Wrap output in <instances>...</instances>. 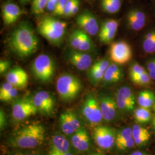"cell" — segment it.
<instances>
[{
  "mask_svg": "<svg viewBox=\"0 0 155 155\" xmlns=\"http://www.w3.org/2000/svg\"><path fill=\"white\" fill-rule=\"evenodd\" d=\"M8 45L17 55L26 58L38 51L39 40L31 26L28 22H22L10 35Z\"/></svg>",
  "mask_w": 155,
  "mask_h": 155,
  "instance_id": "cell-1",
  "label": "cell"
},
{
  "mask_svg": "<svg viewBox=\"0 0 155 155\" xmlns=\"http://www.w3.org/2000/svg\"><path fill=\"white\" fill-rule=\"evenodd\" d=\"M45 137V129L40 124H31L18 130L12 137L9 143L15 148H34L41 144Z\"/></svg>",
  "mask_w": 155,
  "mask_h": 155,
  "instance_id": "cell-2",
  "label": "cell"
},
{
  "mask_svg": "<svg viewBox=\"0 0 155 155\" xmlns=\"http://www.w3.org/2000/svg\"><path fill=\"white\" fill-rule=\"evenodd\" d=\"M67 24L54 17H41L37 23L38 33L51 44L60 45L64 38Z\"/></svg>",
  "mask_w": 155,
  "mask_h": 155,
  "instance_id": "cell-3",
  "label": "cell"
},
{
  "mask_svg": "<svg viewBox=\"0 0 155 155\" xmlns=\"http://www.w3.org/2000/svg\"><path fill=\"white\" fill-rule=\"evenodd\" d=\"M56 88L62 101L68 102L74 100L81 92L82 84L80 79L70 74H64L57 79Z\"/></svg>",
  "mask_w": 155,
  "mask_h": 155,
  "instance_id": "cell-4",
  "label": "cell"
},
{
  "mask_svg": "<svg viewBox=\"0 0 155 155\" xmlns=\"http://www.w3.org/2000/svg\"><path fill=\"white\" fill-rule=\"evenodd\" d=\"M32 71L34 76L42 82L51 80L55 72V62L50 56L41 54L33 61Z\"/></svg>",
  "mask_w": 155,
  "mask_h": 155,
  "instance_id": "cell-5",
  "label": "cell"
},
{
  "mask_svg": "<svg viewBox=\"0 0 155 155\" xmlns=\"http://www.w3.org/2000/svg\"><path fill=\"white\" fill-rule=\"evenodd\" d=\"M81 112L84 118L91 125H97L103 119L100 101L93 93H89L84 98Z\"/></svg>",
  "mask_w": 155,
  "mask_h": 155,
  "instance_id": "cell-6",
  "label": "cell"
},
{
  "mask_svg": "<svg viewBox=\"0 0 155 155\" xmlns=\"http://www.w3.org/2000/svg\"><path fill=\"white\" fill-rule=\"evenodd\" d=\"M109 56L113 63L121 65L132 59L133 52L129 44L122 40L111 43L109 49Z\"/></svg>",
  "mask_w": 155,
  "mask_h": 155,
  "instance_id": "cell-7",
  "label": "cell"
},
{
  "mask_svg": "<svg viewBox=\"0 0 155 155\" xmlns=\"http://www.w3.org/2000/svg\"><path fill=\"white\" fill-rule=\"evenodd\" d=\"M116 134L110 127L97 126L93 130V138L97 145L102 149L109 150L116 143Z\"/></svg>",
  "mask_w": 155,
  "mask_h": 155,
  "instance_id": "cell-8",
  "label": "cell"
},
{
  "mask_svg": "<svg viewBox=\"0 0 155 155\" xmlns=\"http://www.w3.org/2000/svg\"><path fill=\"white\" fill-rule=\"evenodd\" d=\"M38 111L32 100L26 98L17 100L12 105V116L17 121H22L35 115Z\"/></svg>",
  "mask_w": 155,
  "mask_h": 155,
  "instance_id": "cell-9",
  "label": "cell"
},
{
  "mask_svg": "<svg viewBox=\"0 0 155 155\" xmlns=\"http://www.w3.org/2000/svg\"><path fill=\"white\" fill-rule=\"evenodd\" d=\"M68 42L74 50L90 52L94 50V43L89 34L81 29L72 31L68 38Z\"/></svg>",
  "mask_w": 155,
  "mask_h": 155,
  "instance_id": "cell-10",
  "label": "cell"
},
{
  "mask_svg": "<svg viewBox=\"0 0 155 155\" xmlns=\"http://www.w3.org/2000/svg\"><path fill=\"white\" fill-rule=\"evenodd\" d=\"M38 111L45 116L54 114L55 109V100L49 92L42 90L38 91L32 99Z\"/></svg>",
  "mask_w": 155,
  "mask_h": 155,
  "instance_id": "cell-11",
  "label": "cell"
},
{
  "mask_svg": "<svg viewBox=\"0 0 155 155\" xmlns=\"http://www.w3.org/2000/svg\"><path fill=\"white\" fill-rule=\"evenodd\" d=\"M76 22L81 29L90 36H95L100 32V28L96 17L87 10H84L78 15Z\"/></svg>",
  "mask_w": 155,
  "mask_h": 155,
  "instance_id": "cell-12",
  "label": "cell"
},
{
  "mask_svg": "<svg viewBox=\"0 0 155 155\" xmlns=\"http://www.w3.org/2000/svg\"><path fill=\"white\" fill-rule=\"evenodd\" d=\"M61 131L66 135L75 133L81 127V122L76 113L72 110L63 112L59 118Z\"/></svg>",
  "mask_w": 155,
  "mask_h": 155,
  "instance_id": "cell-13",
  "label": "cell"
},
{
  "mask_svg": "<svg viewBox=\"0 0 155 155\" xmlns=\"http://www.w3.org/2000/svg\"><path fill=\"white\" fill-rule=\"evenodd\" d=\"M116 102L119 109L124 111L133 110L136 100L132 90L129 87L124 86L118 90L116 95Z\"/></svg>",
  "mask_w": 155,
  "mask_h": 155,
  "instance_id": "cell-14",
  "label": "cell"
},
{
  "mask_svg": "<svg viewBox=\"0 0 155 155\" xmlns=\"http://www.w3.org/2000/svg\"><path fill=\"white\" fill-rule=\"evenodd\" d=\"M99 101L103 119L107 122L113 121L116 116V100L109 95H102Z\"/></svg>",
  "mask_w": 155,
  "mask_h": 155,
  "instance_id": "cell-15",
  "label": "cell"
},
{
  "mask_svg": "<svg viewBox=\"0 0 155 155\" xmlns=\"http://www.w3.org/2000/svg\"><path fill=\"white\" fill-rule=\"evenodd\" d=\"M69 61L79 70H86L91 66L93 58L86 52L72 50L68 54Z\"/></svg>",
  "mask_w": 155,
  "mask_h": 155,
  "instance_id": "cell-16",
  "label": "cell"
},
{
  "mask_svg": "<svg viewBox=\"0 0 155 155\" xmlns=\"http://www.w3.org/2000/svg\"><path fill=\"white\" fill-rule=\"evenodd\" d=\"M6 80L15 87L22 89L28 85V74L22 68L15 67L8 72L6 75Z\"/></svg>",
  "mask_w": 155,
  "mask_h": 155,
  "instance_id": "cell-17",
  "label": "cell"
},
{
  "mask_svg": "<svg viewBox=\"0 0 155 155\" xmlns=\"http://www.w3.org/2000/svg\"><path fill=\"white\" fill-rule=\"evenodd\" d=\"M110 62L106 58L101 59L96 61L90 67L89 77L91 83L97 84L103 80L104 75Z\"/></svg>",
  "mask_w": 155,
  "mask_h": 155,
  "instance_id": "cell-18",
  "label": "cell"
},
{
  "mask_svg": "<svg viewBox=\"0 0 155 155\" xmlns=\"http://www.w3.org/2000/svg\"><path fill=\"white\" fill-rule=\"evenodd\" d=\"M22 13V11L20 7L11 2H6L2 7V17L4 24L6 25L16 22Z\"/></svg>",
  "mask_w": 155,
  "mask_h": 155,
  "instance_id": "cell-19",
  "label": "cell"
},
{
  "mask_svg": "<svg viewBox=\"0 0 155 155\" xmlns=\"http://www.w3.org/2000/svg\"><path fill=\"white\" fill-rule=\"evenodd\" d=\"M128 27L134 31H139L145 26L147 16L144 12L133 9L128 12L127 15Z\"/></svg>",
  "mask_w": 155,
  "mask_h": 155,
  "instance_id": "cell-20",
  "label": "cell"
},
{
  "mask_svg": "<svg viewBox=\"0 0 155 155\" xmlns=\"http://www.w3.org/2000/svg\"><path fill=\"white\" fill-rule=\"evenodd\" d=\"M134 144L132 129L130 127L124 128L116 136L115 145L118 150H124L130 149L133 148Z\"/></svg>",
  "mask_w": 155,
  "mask_h": 155,
  "instance_id": "cell-21",
  "label": "cell"
},
{
  "mask_svg": "<svg viewBox=\"0 0 155 155\" xmlns=\"http://www.w3.org/2000/svg\"><path fill=\"white\" fill-rule=\"evenodd\" d=\"M71 143L72 145L79 151L84 152L89 150L90 139L87 130L83 127H80L73 134Z\"/></svg>",
  "mask_w": 155,
  "mask_h": 155,
  "instance_id": "cell-22",
  "label": "cell"
},
{
  "mask_svg": "<svg viewBox=\"0 0 155 155\" xmlns=\"http://www.w3.org/2000/svg\"><path fill=\"white\" fill-rule=\"evenodd\" d=\"M124 78L121 67L116 63H112L107 67L103 81L107 84H114L120 82Z\"/></svg>",
  "mask_w": 155,
  "mask_h": 155,
  "instance_id": "cell-23",
  "label": "cell"
},
{
  "mask_svg": "<svg viewBox=\"0 0 155 155\" xmlns=\"http://www.w3.org/2000/svg\"><path fill=\"white\" fill-rule=\"evenodd\" d=\"M70 144L65 137L61 134H56L52 139V145L50 151L58 153L69 152Z\"/></svg>",
  "mask_w": 155,
  "mask_h": 155,
  "instance_id": "cell-24",
  "label": "cell"
},
{
  "mask_svg": "<svg viewBox=\"0 0 155 155\" xmlns=\"http://www.w3.org/2000/svg\"><path fill=\"white\" fill-rule=\"evenodd\" d=\"M132 134L134 143L137 145L145 144L150 137V134L147 129L137 124L133 125Z\"/></svg>",
  "mask_w": 155,
  "mask_h": 155,
  "instance_id": "cell-25",
  "label": "cell"
},
{
  "mask_svg": "<svg viewBox=\"0 0 155 155\" xmlns=\"http://www.w3.org/2000/svg\"><path fill=\"white\" fill-rule=\"evenodd\" d=\"M137 101L140 107L150 109L155 104V94L149 90H143L139 93Z\"/></svg>",
  "mask_w": 155,
  "mask_h": 155,
  "instance_id": "cell-26",
  "label": "cell"
},
{
  "mask_svg": "<svg viewBox=\"0 0 155 155\" xmlns=\"http://www.w3.org/2000/svg\"><path fill=\"white\" fill-rule=\"evenodd\" d=\"M143 48L147 54H155V30L150 31L144 36L143 41Z\"/></svg>",
  "mask_w": 155,
  "mask_h": 155,
  "instance_id": "cell-27",
  "label": "cell"
},
{
  "mask_svg": "<svg viewBox=\"0 0 155 155\" xmlns=\"http://www.w3.org/2000/svg\"><path fill=\"white\" fill-rule=\"evenodd\" d=\"M101 5L104 11L109 14L116 13L121 7V0H101Z\"/></svg>",
  "mask_w": 155,
  "mask_h": 155,
  "instance_id": "cell-28",
  "label": "cell"
},
{
  "mask_svg": "<svg viewBox=\"0 0 155 155\" xmlns=\"http://www.w3.org/2000/svg\"><path fill=\"white\" fill-rule=\"evenodd\" d=\"M152 114L149 109L140 107L136 109L134 112V117L136 121L139 124H145L149 122Z\"/></svg>",
  "mask_w": 155,
  "mask_h": 155,
  "instance_id": "cell-29",
  "label": "cell"
},
{
  "mask_svg": "<svg viewBox=\"0 0 155 155\" xmlns=\"http://www.w3.org/2000/svg\"><path fill=\"white\" fill-rule=\"evenodd\" d=\"M146 71H147L145 70L143 67L141 66L137 62H134L130 65L129 71V77L131 81L133 82L140 75Z\"/></svg>",
  "mask_w": 155,
  "mask_h": 155,
  "instance_id": "cell-30",
  "label": "cell"
},
{
  "mask_svg": "<svg viewBox=\"0 0 155 155\" xmlns=\"http://www.w3.org/2000/svg\"><path fill=\"white\" fill-rule=\"evenodd\" d=\"M48 0H33L32 4V12L35 15H40L47 8Z\"/></svg>",
  "mask_w": 155,
  "mask_h": 155,
  "instance_id": "cell-31",
  "label": "cell"
},
{
  "mask_svg": "<svg viewBox=\"0 0 155 155\" xmlns=\"http://www.w3.org/2000/svg\"><path fill=\"white\" fill-rule=\"evenodd\" d=\"M119 22L115 19H107L102 23L99 33H102L107 31L115 29L118 28Z\"/></svg>",
  "mask_w": 155,
  "mask_h": 155,
  "instance_id": "cell-32",
  "label": "cell"
},
{
  "mask_svg": "<svg viewBox=\"0 0 155 155\" xmlns=\"http://www.w3.org/2000/svg\"><path fill=\"white\" fill-rule=\"evenodd\" d=\"M117 30V29H115L107 31L102 33H98V38L100 41L105 44L110 43L115 38Z\"/></svg>",
  "mask_w": 155,
  "mask_h": 155,
  "instance_id": "cell-33",
  "label": "cell"
},
{
  "mask_svg": "<svg viewBox=\"0 0 155 155\" xmlns=\"http://www.w3.org/2000/svg\"><path fill=\"white\" fill-rule=\"evenodd\" d=\"M152 79L147 71L144 72L140 75L136 80H134L133 83L136 86H145L149 85L152 82Z\"/></svg>",
  "mask_w": 155,
  "mask_h": 155,
  "instance_id": "cell-34",
  "label": "cell"
},
{
  "mask_svg": "<svg viewBox=\"0 0 155 155\" xmlns=\"http://www.w3.org/2000/svg\"><path fill=\"white\" fill-rule=\"evenodd\" d=\"M69 0H59L55 9L53 12L55 16H63L64 11L66 6Z\"/></svg>",
  "mask_w": 155,
  "mask_h": 155,
  "instance_id": "cell-35",
  "label": "cell"
},
{
  "mask_svg": "<svg viewBox=\"0 0 155 155\" xmlns=\"http://www.w3.org/2000/svg\"><path fill=\"white\" fill-rule=\"evenodd\" d=\"M147 70L152 80L155 81V57L147 61Z\"/></svg>",
  "mask_w": 155,
  "mask_h": 155,
  "instance_id": "cell-36",
  "label": "cell"
},
{
  "mask_svg": "<svg viewBox=\"0 0 155 155\" xmlns=\"http://www.w3.org/2000/svg\"><path fill=\"white\" fill-rule=\"evenodd\" d=\"M18 94V91L16 87H13L11 89L8 93L6 94L1 98L0 100L2 102H9L12 100H14Z\"/></svg>",
  "mask_w": 155,
  "mask_h": 155,
  "instance_id": "cell-37",
  "label": "cell"
},
{
  "mask_svg": "<svg viewBox=\"0 0 155 155\" xmlns=\"http://www.w3.org/2000/svg\"><path fill=\"white\" fill-rule=\"evenodd\" d=\"M15 87L11 83L6 82L4 83L1 86L0 88V98L3 97L6 93H8L11 89Z\"/></svg>",
  "mask_w": 155,
  "mask_h": 155,
  "instance_id": "cell-38",
  "label": "cell"
},
{
  "mask_svg": "<svg viewBox=\"0 0 155 155\" xmlns=\"http://www.w3.org/2000/svg\"><path fill=\"white\" fill-rule=\"evenodd\" d=\"M77 0H69L65 8L64 11V14L63 16L69 17L70 12L72 9V7L74 5L75 1Z\"/></svg>",
  "mask_w": 155,
  "mask_h": 155,
  "instance_id": "cell-39",
  "label": "cell"
},
{
  "mask_svg": "<svg viewBox=\"0 0 155 155\" xmlns=\"http://www.w3.org/2000/svg\"><path fill=\"white\" fill-rule=\"evenodd\" d=\"M11 66L10 61H0V73L1 74H4V72L7 71V70L9 69V67Z\"/></svg>",
  "mask_w": 155,
  "mask_h": 155,
  "instance_id": "cell-40",
  "label": "cell"
},
{
  "mask_svg": "<svg viewBox=\"0 0 155 155\" xmlns=\"http://www.w3.org/2000/svg\"><path fill=\"white\" fill-rule=\"evenodd\" d=\"M59 0H48L47 5V9L49 11L54 12L56 6L58 4Z\"/></svg>",
  "mask_w": 155,
  "mask_h": 155,
  "instance_id": "cell-41",
  "label": "cell"
},
{
  "mask_svg": "<svg viewBox=\"0 0 155 155\" xmlns=\"http://www.w3.org/2000/svg\"><path fill=\"white\" fill-rule=\"evenodd\" d=\"M6 123V119L5 113L2 109H1V111H0V127H1V130L5 128Z\"/></svg>",
  "mask_w": 155,
  "mask_h": 155,
  "instance_id": "cell-42",
  "label": "cell"
},
{
  "mask_svg": "<svg viewBox=\"0 0 155 155\" xmlns=\"http://www.w3.org/2000/svg\"><path fill=\"white\" fill-rule=\"evenodd\" d=\"M79 0H77L74 4V5L72 7V9L70 12L69 17L73 16L75 15H76L78 13V12L79 11Z\"/></svg>",
  "mask_w": 155,
  "mask_h": 155,
  "instance_id": "cell-43",
  "label": "cell"
},
{
  "mask_svg": "<svg viewBox=\"0 0 155 155\" xmlns=\"http://www.w3.org/2000/svg\"><path fill=\"white\" fill-rule=\"evenodd\" d=\"M73 155L71 153L68 152L66 153H58V152H52L50 151L49 152V155Z\"/></svg>",
  "mask_w": 155,
  "mask_h": 155,
  "instance_id": "cell-44",
  "label": "cell"
},
{
  "mask_svg": "<svg viewBox=\"0 0 155 155\" xmlns=\"http://www.w3.org/2000/svg\"><path fill=\"white\" fill-rule=\"evenodd\" d=\"M130 155H150L147 153H145L144 152H140V151H136V152H134L133 153H132Z\"/></svg>",
  "mask_w": 155,
  "mask_h": 155,
  "instance_id": "cell-45",
  "label": "cell"
},
{
  "mask_svg": "<svg viewBox=\"0 0 155 155\" xmlns=\"http://www.w3.org/2000/svg\"><path fill=\"white\" fill-rule=\"evenodd\" d=\"M104 155V154H102V153H93L92 155Z\"/></svg>",
  "mask_w": 155,
  "mask_h": 155,
  "instance_id": "cell-46",
  "label": "cell"
},
{
  "mask_svg": "<svg viewBox=\"0 0 155 155\" xmlns=\"http://www.w3.org/2000/svg\"><path fill=\"white\" fill-rule=\"evenodd\" d=\"M153 127L155 129V118H154L153 120Z\"/></svg>",
  "mask_w": 155,
  "mask_h": 155,
  "instance_id": "cell-47",
  "label": "cell"
},
{
  "mask_svg": "<svg viewBox=\"0 0 155 155\" xmlns=\"http://www.w3.org/2000/svg\"><path fill=\"white\" fill-rule=\"evenodd\" d=\"M21 2H27L29 0H20Z\"/></svg>",
  "mask_w": 155,
  "mask_h": 155,
  "instance_id": "cell-48",
  "label": "cell"
},
{
  "mask_svg": "<svg viewBox=\"0 0 155 155\" xmlns=\"http://www.w3.org/2000/svg\"><path fill=\"white\" fill-rule=\"evenodd\" d=\"M24 155H36V154H33V153H29V154H25Z\"/></svg>",
  "mask_w": 155,
  "mask_h": 155,
  "instance_id": "cell-49",
  "label": "cell"
},
{
  "mask_svg": "<svg viewBox=\"0 0 155 155\" xmlns=\"http://www.w3.org/2000/svg\"><path fill=\"white\" fill-rule=\"evenodd\" d=\"M153 110L155 111V104H154V105L153 106Z\"/></svg>",
  "mask_w": 155,
  "mask_h": 155,
  "instance_id": "cell-50",
  "label": "cell"
},
{
  "mask_svg": "<svg viewBox=\"0 0 155 155\" xmlns=\"http://www.w3.org/2000/svg\"><path fill=\"white\" fill-rule=\"evenodd\" d=\"M154 118H155V117H154Z\"/></svg>",
  "mask_w": 155,
  "mask_h": 155,
  "instance_id": "cell-51",
  "label": "cell"
}]
</instances>
